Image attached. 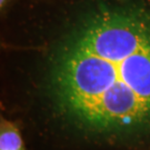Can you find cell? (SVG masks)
Wrapping results in <instances>:
<instances>
[{"instance_id":"2","label":"cell","mask_w":150,"mask_h":150,"mask_svg":"<svg viewBox=\"0 0 150 150\" xmlns=\"http://www.w3.org/2000/svg\"><path fill=\"white\" fill-rule=\"evenodd\" d=\"M16 2L17 0H0V12H1V17L5 16Z\"/></svg>"},{"instance_id":"1","label":"cell","mask_w":150,"mask_h":150,"mask_svg":"<svg viewBox=\"0 0 150 150\" xmlns=\"http://www.w3.org/2000/svg\"><path fill=\"white\" fill-rule=\"evenodd\" d=\"M13 12L2 115L29 149L150 150V0H25Z\"/></svg>"}]
</instances>
